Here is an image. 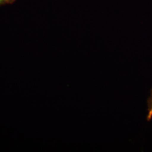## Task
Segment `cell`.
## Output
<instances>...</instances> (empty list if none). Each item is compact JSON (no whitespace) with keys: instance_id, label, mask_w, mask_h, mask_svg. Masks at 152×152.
<instances>
[{"instance_id":"cell-1","label":"cell","mask_w":152,"mask_h":152,"mask_svg":"<svg viewBox=\"0 0 152 152\" xmlns=\"http://www.w3.org/2000/svg\"><path fill=\"white\" fill-rule=\"evenodd\" d=\"M147 104H148V114H147V120L148 121H150L152 118V88L151 90L149 97L148 99Z\"/></svg>"},{"instance_id":"cell-2","label":"cell","mask_w":152,"mask_h":152,"mask_svg":"<svg viewBox=\"0 0 152 152\" xmlns=\"http://www.w3.org/2000/svg\"><path fill=\"white\" fill-rule=\"evenodd\" d=\"M2 1H3V0H0V3H1V2Z\"/></svg>"}]
</instances>
